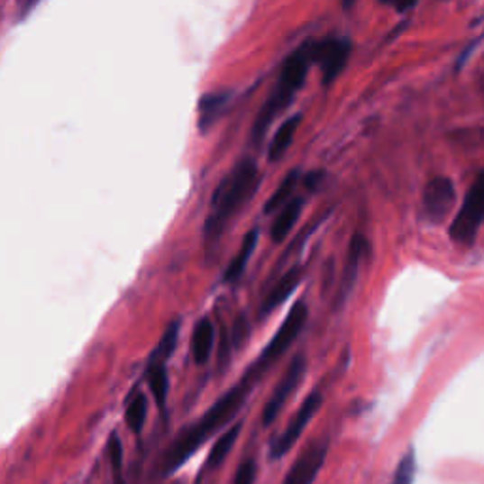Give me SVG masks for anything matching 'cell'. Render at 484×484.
<instances>
[{"label":"cell","mask_w":484,"mask_h":484,"mask_svg":"<svg viewBox=\"0 0 484 484\" xmlns=\"http://www.w3.org/2000/svg\"><path fill=\"white\" fill-rule=\"evenodd\" d=\"M277 361L279 358L270 356L267 351H263L258 360L251 361V365L235 386H231L215 405H210V409L201 418L191 422L187 428H184L177 437H174L170 447L163 452V460L160 466L161 475H170L177 471L184 461L191 458L193 452L203 447L206 439H210L218 430H222L224 425L233 420L242 409L246 399L250 397L251 390H254V386Z\"/></svg>","instance_id":"1"},{"label":"cell","mask_w":484,"mask_h":484,"mask_svg":"<svg viewBox=\"0 0 484 484\" xmlns=\"http://www.w3.org/2000/svg\"><path fill=\"white\" fill-rule=\"evenodd\" d=\"M261 182L260 169L254 161H241L216 187L210 199V212L205 222L206 242H218L229 224L237 218L242 206L254 197Z\"/></svg>","instance_id":"2"},{"label":"cell","mask_w":484,"mask_h":484,"mask_svg":"<svg viewBox=\"0 0 484 484\" xmlns=\"http://www.w3.org/2000/svg\"><path fill=\"white\" fill-rule=\"evenodd\" d=\"M315 63L313 59V41H308L301 44L292 55L288 57L282 65L280 76L277 80V86L270 93L267 103L260 110L254 129H251V139H254L258 144L265 137L267 129L270 127L279 115L292 105L296 93L305 86V80L308 76V70H311V65Z\"/></svg>","instance_id":"3"},{"label":"cell","mask_w":484,"mask_h":484,"mask_svg":"<svg viewBox=\"0 0 484 484\" xmlns=\"http://www.w3.org/2000/svg\"><path fill=\"white\" fill-rule=\"evenodd\" d=\"M484 220V170L470 187L461 210L451 225V237L456 242L471 244L477 237V231Z\"/></svg>","instance_id":"4"},{"label":"cell","mask_w":484,"mask_h":484,"mask_svg":"<svg viewBox=\"0 0 484 484\" xmlns=\"http://www.w3.org/2000/svg\"><path fill=\"white\" fill-rule=\"evenodd\" d=\"M322 403H324V396L318 390H313L305 397V401L301 403L294 418L289 420V424L286 425V430L273 441V444H270V451H269L270 460H280L296 447V443L299 441V437L305 432L308 422H311L315 418V415L320 411Z\"/></svg>","instance_id":"5"},{"label":"cell","mask_w":484,"mask_h":484,"mask_svg":"<svg viewBox=\"0 0 484 484\" xmlns=\"http://www.w3.org/2000/svg\"><path fill=\"white\" fill-rule=\"evenodd\" d=\"M305 373H306V358L303 354H297L292 360V363H289L284 377L275 386L273 396H270V399L263 406L261 424L265 425V428H269V425L279 418V415L284 409V405L288 403V399L292 397L296 394V390L299 388Z\"/></svg>","instance_id":"6"},{"label":"cell","mask_w":484,"mask_h":484,"mask_svg":"<svg viewBox=\"0 0 484 484\" xmlns=\"http://www.w3.org/2000/svg\"><path fill=\"white\" fill-rule=\"evenodd\" d=\"M351 41L348 38H324V41H313V59L322 70L324 86L333 84L339 74L344 70L348 57H351Z\"/></svg>","instance_id":"7"},{"label":"cell","mask_w":484,"mask_h":484,"mask_svg":"<svg viewBox=\"0 0 484 484\" xmlns=\"http://www.w3.org/2000/svg\"><path fill=\"white\" fill-rule=\"evenodd\" d=\"M327 449H329L327 439L308 443L303 452L297 456V460L294 461V466L289 468L282 484H313L320 470L324 468Z\"/></svg>","instance_id":"8"},{"label":"cell","mask_w":484,"mask_h":484,"mask_svg":"<svg viewBox=\"0 0 484 484\" xmlns=\"http://www.w3.org/2000/svg\"><path fill=\"white\" fill-rule=\"evenodd\" d=\"M456 203V191L452 180L437 177L424 189V215L430 222L441 224L449 216Z\"/></svg>","instance_id":"9"},{"label":"cell","mask_w":484,"mask_h":484,"mask_svg":"<svg viewBox=\"0 0 484 484\" xmlns=\"http://www.w3.org/2000/svg\"><path fill=\"white\" fill-rule=\"evenodd\" d=\"M367 250H370V246H367V241L356 233L351 241V244H348V258H346V267H344V273H342V280H341V289H339V305L344 303L346 296L352 292V288L356 284V279H358V270H360V263L363 260V256L367 254Z\"/></svg>","instance_id":"10"},{"label":"cell","mask_w":484,"mask_h":484,"mask_svg":"<svg viewBox=\"0 0 484 484\" xmlns=\"http://www.w3.org/2000/svg\"><path fill=\"white\" fill-rule=\"evenodd\" d=\"M301 282V269L299 267H294L289 269L288 273L273 286V289L267 294L263 305H261V318H265L270 311H275L277 306H280L289 296H292L296 292V288L299 286Z\"/></svg>","instance_id":"11"},{"label":"cell","mask_w":484,"mask_h":484,"mask_svg":"<svg viewBox=\"0 0 484 484\" xmlns=\"http://www.w3.org/2000/svg\"><path fill=\"white\" fill-rule=\"evenodd\" d=\"M215 324L210 318H201L191 333V356L197 365L208 363L212 356V348H215Z\"/></svg>","instance_id":"12"},{"label":"cell","mask_w":484,"mask_h":484,"mask_svg":"<svg viewBox=\"0 0 484 484\" xmlns=\"http://www.w3.org/2000/svg\"><path fill=\"white\" fill-rule=\"evenodd\" d=\"M258 241H260V231L258 229L248 231V235L244 237V241L241 244L239 254L233 258V261L229 263L227 270L224 273V282L235 284L244 275L246 265H248L251 254H254V250L258 248Z\"/></svg>","instance_id":"13"},{"label":"cell","mask_w":484,"mask_h":484,"mask_svg":"<svg viewBox=\"0 0 484 484\" xmlns=\"http://www.w3.org/2000/svg\"><path fill=\"white\" fill-rule=\"evenodd\" d=\"M301 115L296 114L292 115V118H288L275 132L273 141H270V146H269V161H280L284 158V153L289 150V146H292L294 139H296V132L301 125Z\"/></svg>","instance_id":"14"},{"label":"cell","mask_w":484,"mask_h":484,"mask_svg":"<svg viewBox=\"0 0 484 484\" xmlns=\"http://www.w3.org/2000/svg\"><path fill=\"white\" fill-rule=\"evenodd\" d=\"M301 212H303L301 197H294L288 205L282 206L280 215L277 216L273 227H270V239H273V242H282L289 233H292V229L296 227Z\"/></svg>","instance_id":"15"},{"label":"cell","mask_w":484,"mask_h":484,"mask_svg":"<svg viewBox=\"0 0 484 484\" xmlns=\"http://www.w3.org/2000/svg\"><path fill=\"white\" fill-rule=\"evenodd\" d=\"M229 96L231 95L227 91L203 95V99L199 103V129L201 131H206L210 125H215L218 122V118L229 103Z\"/></svg>","instance_id":"16"},{"label":"cell","mask_w":484,"mask_h":484,"mask_svg":"<svg viewBox=\"0 0 484 484\" xmlns=\"http://www.w3.org/2000/svg\"><path fill=\"white\" fill-rule=\"evenodd\" d=\"M241 430H242L241 424H233L231 428H227V432L220 435V439H216V443L212 444V451L206 460V470H218L222 466V463L227 460L229 452L233 451L235 443L241 435Z\"/></svg>","instance_id":"17"},{"label":"cell","mask_w":484,"mask_h":484,"mask_svg":"<svg viewBox=\"0 0 484 484\" xmlns=\"http://www.w3.org/2000/svg\"><path fill=\"white\" fill-rule=\"evenodd\" d=\"M146 380L151 390L153 401L163 411L167 405V396H169V373L165 363H148L146 367Z\"/></svg>","instance_id":"18"},{"label":"cell","mask_w":484,"mask_h":484,"mask_svg":"<svg viewBox=\"0 0 484 484\" xmlns=\"http://www.w3.org/2000/svg\"><path fill=\"white\" fill-rule=\"evenodd\" d=\"M178 333H180V320H172L165 333L161 337V341L158 342L156 351L151 352L150 356V361L148 363H167V360L172 356L174 348H177V342H178Z\"/></svg>","instance_id":"19"},{"label":"cell","mask_w":484,"mask_h":484,"mask_svg":"<svg viewBox=\"0 0 484 484\" xmlns=\"http://www.w3.org/2000/svg\"><path fill=\"white\" fill-rule=\"evenodd\" d=\"M146 416H148V396L137 394L127 403V409H125V422L134 435L142 434Z\"/></svg>","instance_id":"20"},{"label":"cell","mask_w":484,"mask_h":484,"mask_svg":"<svg viewBox=\"0 0 484 484\" xmlns=\"http://www.w3.org/2000/svg\"><path fill=\"white\" fill-rule=\"evenodd\" d=\"M299 182V170H292L288 174V177L282 180V184L277 187V191L270 196V199L265 203V212L267 215H270V212L288 205L289 201H292V196H294V189Z\"/></svg>","instance_id":"21"},{"label":"cell","mask_w":484,"mask_h":484,"mask_svg":"<svg viewBox=\"0 0 484 484\" xmlns=\"http://www.w3.org/2000/svg\"><path fill=\"white\" fill-rule=\"evenodd\" d=\"M106 454L114 475V484H125L123 480V444L120 435L112 432L110 439L106 443Z\"/></svg>","instance_id":"22"},{"label":"cell","mask_w":484,"mask_h":484,"mask_svg":"<svg viewBox=\"0 0 484 484\" xmlns=\"http://www.w3.org/2000/svg\"><path fill=\"white\" fill-rule=\"evenodd\" d=\"M415 473H416V458H415V452L409 451L399 461V466L390 484H413Z\"/></svg>","instance_id":"23"},{"label":"cell","mask_w":484,"mask_h":484,"mask_svg":"<svg viewBox=\"0 0 484 484\" xmlns=\"http://www.w3.org/2000/svg\"><path fill=\"white\" fill-rule=\"evenodd\" d=\"M256 475H258L256 461L251 458H248L239 466V470L235 473V479H233V484H254Z\"/></svg>","instance_id":"24"},{"label":"cell","mask_w":484,"mask_h":484,"mask_svg":"<svg viewBox=\"0 0 484 484\" xmlns=\"http://www.w3.org/2000/svg\"><path fill=\"white\" fill-rule=\"evenodd\" d=\"M380 3L396 8L397 12H406V10H411L418 3V0H380Z\"/></svg>","instance_id":"25"},{"label":"cell","mask_w":484,"mask_h":484,"mask_svg":"<svg viewBox=\"0 0 484 484\" xmlns=\"http://www.w3.org/2000/svg\"><path fill=\"white\" fill-rule=\"evenodd\" d=\"M41 3V0H17V10H19V15L25 17L27 14H31L34 10V6Z\"/></svg>","instance_id":"26"}]
</instances>
